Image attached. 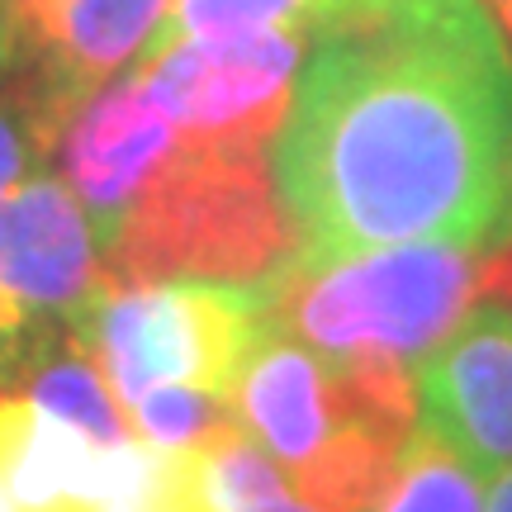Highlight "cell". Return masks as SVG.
I'll return each instance as SVG.
<instances>
[{
	"label": "cell",
	"instance_id": "6da1fadb",
	"mask_svg": "<svg viewBox=\"0 0 512 512\" xmlns=\"http://www.w3.org/2000/svg\"><path fill=\"white\" fill-rule=\"evenodd\" d=\"M275 181L299 256L494 238L512 176V53L484 0H323Z\"/></svg>",
	"mask_w": 512,
	"mask_h": 512
},
{
	"label": "cell",
	"instance_id": "7a4b0ae2",
	"mask_svg": "<svg viewBox=\"0 0 512 512\" xmlns=\"http://www.w3.org/2000/svg\"><path fill=\"white\" fill-rule=\"evenodd\" d=\"M299 252L271 147L181 143L100 247L110 285H261Z\"/></svg>",
	"mask_w": 512,
	"mask_h": 512
},
{
	"label": "cell",
	"instance_id": "3957f363",
	"mask_svg": "<svg viewBox=\"0 0 512 512\" xmlns=\"http://www.w3.org/2000/svg\"><path fill=\"white\" fill-rule=\"evenodd\" d=\"M484 247L394 242L351 256L294 252L261 280L266 328L290 332L328 361L384 356L418 366L479 299Z\"/></svg>",
	"mask_w": 512,
	"mask_h": 512
},
{
	"label": "cell",
	"instance_id": "277c9868",
	"mask_svg": "<svg viewBox=\"0 0 512 512\" xmlns=\"http://www.w3.org/2000/svg\"><path fill=\"white\" fill-rule=\"evenodd\" d=\"M261 332H266L261 285L152 280V285H105L91 309L81 313L72 337L95 356L114 399L128 408L162 384L233 399V384Z\"/></svg>",
	"mask_w": 512,
	"mask_h": 512
},
{
	"label": "cell",
	"instance_id": "5b68a950",
	"mask_svg": "<svg viewBox=\"0 0 512 512\" xmlns=\"http://www.w3.org/2000/svg\"><path fill=\"white\" fill-rule=\"evenodd\" d=\"M105 256L86 204L53 171L0 200V394L24 389L105 290Z\"/></svg>",
	"mask_w": 512,
	"mask_h": 512
},
{
	"label": "cell",
	"instance_id": "8992f818",
	"mask_svg": "<svg viewBox=\"0 0 512 512\" xmlns=\"http://www.w3.org/2000/svg\"><path fill=\"white\" fill-rule=\"evenodd\" d=\"M0 479L19 512H214L200 451L100 446L29 394H0Z\"/></svg>",
	"mask_w": 512,
	"mask_h": 512
},
{
	"label": "cell",
	"instance_id": "52a82bcc",
	"mask_svg": "<svg viewBox=\"0 0 512 512\" xmlns=\"http://www.w3.org/2000/svg\"><path fill=\"white\" fill-rule=\"evenodd\" d=\"M304 29L152 38L138 57L152 100L195 147H271L304 67Z\"/></svg>",
	"mask_w": 512,
	"mask_h": 512
},
{
	"label": "cell",
	"instance_id": "ba28073f",
	"mask_svg": "<svg viewBox=\"0 0 512 512\" xmlns=\"http://www.w3.org/2000/svg\"><path fill=\"white\" fill-rule=\"evenodd\" d=\"M418 427L479 475L512 465V309L484 304L413 366Z\"/></svg>",
	"mask_w": 512,
	"mask_h": 512
},
{
	"label": "cell",
	"instance_id": "9c48e42d",
	"mask_svg": "<svg viewBox=\"0 0 512 512\" xmlns=\"http://www.w3.org/2000/svg\"><path fill=\"white\" fill-rule=\"evenodd\" d=\"M176 147H181V133L152 100L138 67L128 76H114L110 86H100L67 119L62 143H57L62 181L86 204L95 233H100V247L110 242V233L128 214V204L176 157Z\"/></svg>",
	"mask_w": 512,
	"mask_h": 512
},
{
	"label": "cell",
	"instance_id": "30bf717a",
	"mask_svg": "<svg viewBox=\"0 0 512 512\" xmlns=\"http://www.w3.org/2000/svg\"><path fill=\"white\" fill-rule=\"evenodd\" d=\"M166 19L171 0H62L53 15L24 29L15 67L34 76L62 119H72L100 86L147 53Z\"/></svg>",
	"mask_w": 512,
	"mask_h": 512
},
{
	"label": "cell",
	"instance_id": "8fae6325",
	"mask_svg": "<svg viewBox=\"0 0 512 512\" xmlns=\"http://www.w3.org/2000/svg\"><path fill=\"white\" fill-rule=\"evenodd\" d=\"M200 460L214 512H318L294 489L290 470L238 418L204 441Z\"/></svg>",
	"mask_w": 512,
	"mask_h": 512
},
{
	"label": "cell",
	"instance_id": "7c38bea8",
	"mask_svg": "<svg viewBox=\"0 0 512 512\" xmlns=\"http://www.w3.org/2000/svg\"><path fill=\"white\" fill-rule=\"evenodd\" d=\"M19 394H29L43 413L72 422L76 432H86V437L100 441V446H119V441L138 437L133 422H128V413H124V403L114 399L105 370L95 366V356L81 347L76 337L62 342L34 375L24 380Z\"/></svg>",
	"mask_w": 512,
	"mask_h": 512
},
{
	"label": "cell",
	"instance_id": "4fadbf2b",
	"mask_svg": "<svg viewBox=\"0 0 512 512\" xmlns=\"http://www.w3.org/2000/svg\"><path fill=\"white\" fill-rule=\"evenodd\" d=\"M370 512H484V475L418 427L399 460V475Z\"/></svg>",
	"mask_w": 512,
	"mask_h": 512
},
{
	"label": "cell",
	"instance_id": "5bb4252c",
	"mask_svg": "<svg viewBox=\"0 0 512 512\" xmlns=\"http://www.w3.org/2000/svg\"><path fill=\"white\" fill-rule=\"evenodd\" d=\"M62 128L67 119L53 110V100L24 67L0 81V200H10L24 181L48 171Z\"/></svg>",
	"mask_w": 512,
	"mask_h": 512
},
{
	"label": "cell",
	"instance_id": "9a60e30c",
	"mask_svg": "<svg viewBox=\"0 0 512 512\" xmlns=\"http://www.w3.org/2000/svg\"><path fill=\"white\" fill-rule=\"evenodd\" d=\"M124 413H128V422H133V432L143 441H152V446H166V451H200L219 427L233 422V399L209 394V389L162 384V389H147L143 399H133Z\"/></svg>",
	"mask_w": 512,
	"mask_h": 512
},
{
	"label": "cell",
	"instance_id": "2e32d148",
	"mask_svg": "<svg viewBox=\"0 0 512 512\" xmlns=\"http://www.w3.org/2000/svg\"><path fill=\"white\" fill-rule=\"evenodd\" d=\"M323 10V0H176L157 38H233L261 29H304Z\"/></svg>",
	"mask_w": 512,
	"mask_h": 512
},
{
	"label": "cell",
	"instance_id": "e0dca14e",
	"mask_svg": "<svg viewBox=\"0 0 512 512\" xmlns=\"http://www.w3.org/2000/svg\"><path fill=\"white\" fill-rule=\"evenodd\" d=\"M479 299L512 309V233L484 247V261H479Z\"/></svg>",
	"mask_w": 512,
	"mask_h": 512
},
{
	"label": "cell",
	"instance_id": "ac0fdd59",
	"mask_svg": "<svg viewBox=\"0 0 512 512\" xmlns=\"http://www.w3.org/2000/svg\"><path fill=\"white\" fill-rule=\"evenodd\" d=\"M19 53H24V29H19V15L10 0H0V81L15 72Z\"/></svg>",
	"mask_w": 512,
	"mask_h": 512
},
{
	"label": "cell",
	"instance_id": "d6986e66",
	"mask_svg": "<svg viewBox=\"0 0 512 512\" xmlns=\"http://www.w3.org/2000/svg\"><path fill=\"white\" fill-rule=\"evenodd\" d=\"M484 512H512V465L508 470H498L494 489H489V498H484Z\"/></svg>",
	"mask_w": 512,
	"mask_h": 512
},
{
	"label": "cell",
	"instance_id": "ffe728a7",
	"mask_svg": "<svg viewBox=\"0 0 512 512\" xmlns=\"http://www.w3.org/2000/svg\"><path fill=\"white\" fill-rule=\"evenodd\" d=\"M15 5V15H19V29H29V24H38L43 15H53L62 0H10Z\"/></svg>",
	"mask_w": 512,
	"mask_h": 512
},
{
	"label": "cell",
	"instance_id": "44dd1931",
	"mask_svg": "<svg viewBox=\"0 0 512 512\" xmlns=\"http://www.w3.org/2000/svg\"><path fill=\"white\" fill-rule=\"evenodd\" d=\"M508 233H512V176H508V204H503V219H498V228H494V238L489 242L508 238ZM489 242H484V247H489Z\"/></svg>",
	"mask_w": 512,
	"mask_h": 512
},
{
	"label": "cell",
	"instance_id": "7402d4cb",
	"mask_svg": "<svg viewBox=\"0 0 512 512\" xmlns=\"http://www.w3.org/2000/svg\"><path fill=\"white\" fill-rule=\"evenodd\" d=\"M484 5L494 10V19L503 24V29H508V38H512V0H484Z\"/></svg>",
	"mask_w": 512,
	"mask_h": 512
},
{
	"label": "cell",
	"instance_id": "603a6c76",
	"mask_svg": "<svg viewBox=\"0 0 512 512\" xmlns=\"http://www.w3.org/2000/svg\"><path fill=\"white\" fill-rule=\"evenodd\" d=\"M0 512H19V503H15V494H10L5 479H0Z\"/></svg>",
	"mask_w": 512,
	"mask_h": 512
}]
</instances>
